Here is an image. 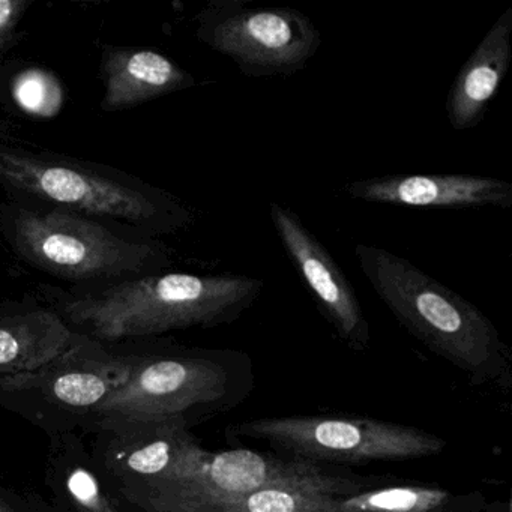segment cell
<instances>
[{
  "label": "cell",
  "instance_id": "d6986e66",
  "mask_svg": "<svg viewBox=\"0 0 512 512\" xmlns=\"http://www.w3.org/2000/svg\"><path fill=\"white\" fill-rule=\"evenodd\" d=\"M68 490L80 505L92 512L106 511V502L101 497L100 485L85 469H76L68 478Z\"/></svg>",
  "mask_w": 512,
  "mask_h": 512
},
{
  "label": "cell",
  "instance_id": "2e32d148",
  "mask_svg": "<svg viewBox=\"0 0 512 512\" xmlns=\"http://www.w3.org/2000/svg\"><path fill=\"white\" fill-rule=\"evenodd\" d=\"M194 445L185 437L155 440L134 451L127 458V466L139 475L151 476L152 481L163 479L178 467Z\"/></svg>",
  "mask_w": 512,
  "mask_h": 512
},
{
  "label": "cell",
  "instance_id": "4fadbf2b",
  "mask_svg": "<svg viewBox=\"0 0 512 512\" xmlns=\"http://www.w3.org/2000/svg\"><path fill=\"white\" fill-rule=\"evenodd\" d=\"M73 340L52 311L35 310L0 320V371H31L55 361Z\"/></svg>",
  "mask_w": 512,
  "mask_h": 512
},
{
  "label": "cell",
  "instance_id": "277c9868",
  "mask_svg": "<svg viewBox=\"0 0 512 512\" xmlns=\"http://www.w3.org/2000/svg\"><path fill=\"white\" fill-rule=\"evenodd\" d=\"M0 232L23 262L73 283L161 274L172 263L169 248L154 238L122 235L103 221L64 209L4 203Z\"/></svg>",
  "mask_w": 512,
  "mask_h": 512
},
{
  "label": "cell",
  "instance_id": "7a4b0ae2",
  "mask_svg": "<svg viewBox=\"0 0 512 512\" xmlns=\"http://www.w3.org/2000/svg\"><path fill=\"white\" fill-rule=\"evenodd\" d=\"M263 289L265 281L250 275L161 272L101 284L68 299L64 311L95 337L115 341L235 322Z\"/></svg>",
  "mask_w": 512,
  "mask_h": 512
},
{
  "label": "cell",
  "instance_id": "3957f363",
  "mask_svg": "<svg viewBox=\"0 0 512 512\" xmlns=\"http://www.w3.org/2000/svg\"><path fill=\"white\" fill-rule=\"evenodd\" d=\"M355 256L380 301L431 352L473 383L497 380L508 371V347L476 305L385 248L358 244Z\"/></svg>",
  "mask_w": 512,
  "mask_h": 512
},
{
  "label": "cell",
  "instance_id": "9a60e30c",
  "mask_svg": "<svg viewBox=\"0 0 512 512\" xmlns=\"http://www.w3.org/2000/svg\"><path fill=\"white\" fill-rule=\"evenodd\" d=\"M329 496L332 494L268 488L242 496L199 500L163 512H328L326 500Z\"/></svg>",
  "mask_w": 512,
  "mask_h": 512
},
{
  "label": "cell",
  "instance_id": "5bb4252c",
  "mask_svg": "<svg viewBox=\"0 0 512 512\" xmlns=\"http://www.w3.org/2000/svg\"><path fill=\"white\" fill-rule=\"evenodd\" d=\"M326 506L328 512H466L464 497L424 485H392L329 496Z\"/></svg>",
  "mask_w": 512,
  "mask_h": 512
},
{
  "label": "cell",
  "instance_id": "8fae6325",
  "mask_svg": "<svg viewBox=\"0 0 512 512\" xmlns=\"http://www.w3.org/2000/svg\"><path fill=\"white\" fill-rule=\"evenodd\" d=\"M512 62V7L506 8L464 62L446 97L455 131L478 127L487 115Z\"/></svg>",
  "mask_w": 512,
  "mask_h": 512
},
{
  "label": "cell",
  "instance_id": "9c48e42d",
  "mask_svg": "<svg viewBox=\"0 0 512 512\" xmlns=\"http://www.w3.org/2000/svg\"><path fill=\"white\" fill-rule=\"evenodd\" d=\"M269 217L287 259L341 340L355 350L370 344V325L349 278L320 239L283 203H269Z\"/></svg>",
  "mask_w": 512,
  "mask_h": 512
},
{
  "label": "cell",
  "instance_id": "44dd1931",
  "mask_svg": "<svg viewBox=\"0 0 512 512\" xmlns=\"http://www.w3.org/2000/svg\"><path fill=\"white\" fill-rule=\"evenodd\" d=\"M0 512H13V511H11L10 506L5 505V503L2 502V500H0Z\"/></svg>",
  "mask_w": 512,
  "mask_h": 512
},
{
  "label": "cell",
  "instance_id": "30bf717a",
  "mask_svg": "<svg viewBox=\"0 0 512 512\" xmlns=\"http://www.w3.org/2000/svg\"><path fill=\"white\" fill-rule=\"evenodd\" d=\"M350 199L415 209L512 208V182L479 175H389L343 187Z\"/></svg>",
  "mask_w": 512,
  "mask_h": 512
},
{
  "label": "cell",
  "instance_id": "ac0fdd59",
  "mask_svg": "<svg viewBox=\"0 0 512 512\" xmlns=\"http://www.w3.org/2000/svg\"><path fill=\"white\" fill-rule=\"evenodd\" d=\"M50 79L40 73L26 74L16 88L17 101L29 112L50 115L49 95Z\"/></svg>",
  "mask_w": 512,
  "mask_h": 512
},
{
  "label": "cell",
  "instance_id": "52a82bcc",
  "mask_svg": "<svg viewBox=\"0 0 512 512\" xmlns=\"http://www.w3.org/2000/svg\"><path fill=\"white\" fill-rule=\"evenodd\" d=\"M268 488L350 496L359 485L331 475L313 461L272 457L250 449L209 452L196 446L167 478L151 482L149 502L157 512L199 500L242 496Z\"/></svg>",
  "mask_w": 512,
  "mask_h": 512
},
{
  "label": "cell",
  "instance_id": "6da1fadb",
  "mask_svg": "<svg viewBox=\"0 0 512 512\" xmlns=\"http://www.w3.org/2000/svg\"><path fill=\"white\" fill-rule=\"evenodd\" d=\"M0 190L13 202L116 221L154 238L179 232L194 215L178 197L122 170L0 139Z\"/></svg>",
  "mask_w": 512,
  "mask_h": 512
},
{
  "label": "cell",
  "instance_id": "5b68a950",
  "mask_svg": "<svg viewBox=\"0 0 512 512\" xmlns=\"http://www.w3.org/2000/svg\"><path fill=\"white\" fill-rule=\"evenodd\" d=\"M196 37L251 79L301 73L322 47L310 16L289 7H254L247 0H209L194 16Z\"/></svg>",
  "mask_w": 512,
  "mask_h": 512
},
{
  "label": "cell",
  "instance_id": "7c38bea8",
  "mask_svg": "<svg viewBox=\"0 0 512 512\" xmlns=\"http://www.w3.org/2000/svg\"><path fill=\"white\" fill-rule=\"evenodd\" d=\"M104 112L133 109L155 98L196 86L193 74L152 49L106 47L101 58Z\"/></svg>",
  "mask_w": 512,
  "mask_h": 512
},
{
  "label": "cell",
  "instance_id": "ffe728a7",
  "mask_svg": "<svg viewBox=\"0 0 512 512\" xmlns=\"http://www.w3.org/2000/svg\"><path fill=\"white\" fill-rule=\"evenodd\" d=\"M28 8L26 0H0V55L14 43L20 20Z\"/></svg>",
  "mask_w": 512,
  "mask_h": 512
},
{
  "label": "cell",
  "instance_id": "e0dca14e",
  "mask_svg": "<svg viewBox=\"0 0 512 512\" xmlns=\"http://www.w3.org/2000/svg\"><path fill=\"white\" fill-rule=\"evenodd\" d=\"M118 386V382L91 371H71L55 380L52 391L59 401L68 406L86 407L106 400Z\"/></svg>",
  "mask_w": 512,
  "mask_h": 512
},
{
  "label": "cell",
  "instance_id": "8992f818",
  "mask_svg": "<svg viewBox=\"0 0 512 512\" xmlns=\"http://www.w3.org/2000/svg\"><path fill=\"white\" fill-rule=\"evenodd\" d=\"M235 431L302 460L340 464L431 457L446 445L442 437L410 425L347 415L260 418L235 425Z\"/></svg>",
  "mask_w": 512,
  "mask_h": 512
},
{
  "label": "cell",
  "instance_id": "ba28073f",
  "mask_svg": "<svg viewBox=\"0 0 512 512\" xmlns=\"http://www.w3.org/2000/svg\"><path fill=\"white\" fill-rule=\"evenodd\" d=\"M229 376L224 364L206 356L161 358L140 365L113 389L100 410L133 421H163L200 404L223 400Z\"/></svg>",
  "mask_w": 512,
  "mask_h": 512
}]
</instances>
